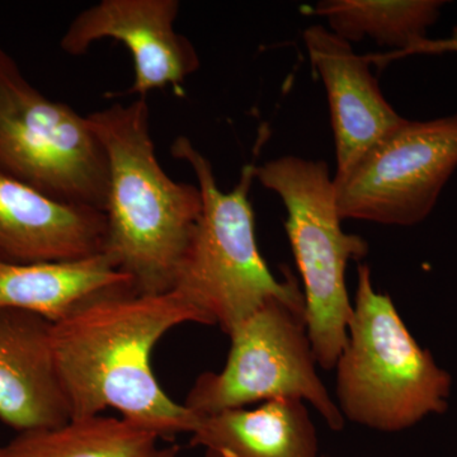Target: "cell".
<instances>
[{
	"label": "cell",
	"mask_w": 457,
	"mask_h": 457,
	"mask_svg": "<svg viewBox=\"0 0 457 457\" xmlns=\"http://www.w3.org/2000/svg\"><path fill=\"white\" fill-rule=\"evenodd\" d=\"M185 323L212 326L174 291L134 290L101 295L54 321V354L71 420L113 408L162 438L194 432L201 416L171 400L152 369L156 343Z\"/></svg>",
	"instance_id": "6da1fadb"
},
{
	"label": "cell",
	"mask_w": 457,
	"mask_h": 457,
	"mask_svg": "<svg viewBox=\"0 0 457 457\" xmlns=\"http://www.w3.org/2000/svg\"><path fill=\"white\" fill-rule=\"evenodd\" d=\"M87 119L108 163L104 254L137 293H170L203 212L200 188L176 182L159 164L146 98L114 104Z\"/></svg>",
	"instance_id": "7a4b0ae2"
},
{
	"label": "cell",
	"mask_w": 457,
	"mask_h": 457,
	"mask_svg": "<svg viewBox=\"0 0 457 457\" xmlns=\"http://www.w3.org/2000/svg\"><path fill=\"white\" fill-rule=\"evenodd\" d=\"M170 154L191 167L203 196V212L171 291L228 336L269 300L303 296L290 270H285L284 278H276L258 248L249 200L255 164L243 167L236 187L222 192L212 164L188 137H177Z\"/></svg>",
	"instance_id": "3957f363"
},
{
	"label": "cell",
	"mask_w": 457,
	"mask_h": 457,
	"mask_svg": "<svg viewBox=\"0 0 457 457\" xmlns=\"http://www.w3.org/2000/svg\"><path fill=\"white\" fill-rule=\"evenodd\" d=\"M335 370L337 405L356 425L400 432L449 409L451 375L414 339L392 297L375 290L366 263Z\"/></svg>",
	"instance_id": "277c9868"
},
{
	"label": "cell",
	"mask_w": 457,
	"mask_h": 457,
	"mask_svg": "<svg viewBox=\"0 0 457 457\" xmlns=\"http://www.w3.org/2000/svg\"><path fill=\"white\" fill-rule=\"evenodd\" d=\"M254 179L285 204L286 233L305 287L312 352L318 366L335 370L353 314L345 270L351 261L368 254V242L343 230L335 183L323 161L281 156L255 165Z\"/></svg>",
	"instance_id": "5b68a950"
},
{
	"label": "cell",
	"mask_w": 457,
	"mask_h": 457,
	"mask_svg": "<svg viewBox=\"0 0 457 457\" xmlns=\"http://www.w3.org/2000/svg\"><path fill=\"white\" fill-rule=\"evenodd\" d=\"M0 171L55 200L104 212L106 153L88 119L42 95L2 46Z\"/></svg>",
	"instance_id": "8992f818"
},
{
	"label": "cell",
	"mask_w": 457,
	"mask_h": 457,
	"mask_svg": "<svg viewBox=\"0 0 457 457\" xmlns=\"http://www.w3.org/2000/svg\"><path fill=\"white\" fill-rule=\"evenodd\" d=\"M227 365L198 376L185 405L210 416L252 403L299 399L333 431L345 427L338 405L317 371L305 321V297L270 299L234 328Z\"/></svg>",
	"instance_id": "52a82bcc"
},
{
	"label": "cell",
	"mask_w": 457,
	"mask_h": 457,
	"mask_svg": "<svg viewBox=\"0 0 457 457\" xmlns=\"http://www.w3.org/2000/svg\"><path fill=\"white\" fill-rule=\"evenodd\" d=\"M457 170V113L405 119L333 179L342 220L394 227L425 221Z\"/></svg>",
	"instance_id": "ba28073f"
},
{
	"label": "cell",
	"mask_w": 457,
	"mask_h": 457,
	"mask_svg": "<svg viewBox=\"0 0 457 457\" xmlns=\"http://www.w3.org/2000/svg\"><path fill=\"white\" fill-rule=\"evenodd\" d=\"M179 8V0H102L71 21L60 47L82 56L95 42L112 38L132 57L129 95L146 98L155 89L179 88L201 65L192 42L174 29Z\"/></svg>",
	"instance_id": "9c48e42d"
},
{
	"label": "cell",
	"mask_w": 457,
	"mask_h": 457,
	"mask_svg": "<svg viewBox=\"0 0 457 457\" xmlns=\"http://www.w3.org/2000/svg\"><path fill=\"white\" fill-rule=\"evenodd\" d=\"M303 42L326 87L335 134L337 173L351 170L361 156L404 121L385 99L368 55L324 26H311Z\"/></svg>",
	"instance_id": "30bf717a"
},
{
	"label": "cell",
	"mask_w": 457,
	"mask_h": 457,
	"mask_svg": "<svg viewBox=\"0 0 457 457\" xmlns=\"http://www.w3.org/2000/svg\"><path fill=\"white\" fill-rule=\"evenodd\" d=\"M106 215L62 203L0 171V260L56 263L104 254Z\"/></svg>",
	"instance_id": "8fae6325"
},
{
	"label": "cell",
	"mask_w": 457,
	"mask_h": 457,
	"mask_svg": "<svg viewBox=\"0 0 457 457\" xmlns=\"http://www.w3.org/2000/svg\"><path fill=\"white\" fill-rule=\"evenodd\" d=\"M53 326L36 312L0 309V420L20 433L71 420L54 354Z\"/></svg>",
	"instance_id": "7c38bea8"
},
{
	"label": "cell",
	"mask_w": 457,
	"mask_h": 457,
	"mask_svg": "<svg viewBox=\"0 0 457 457\" xmlns=\"http://www.w3.org/2000/svg\"><path fill=\"white\" fill-rule=\"evenodd\" d=\"M192 446L206 457H318L317 428L305 402L276 399L260 407L201 416Z\"/></svg>",
	"instance_id": "4fadbf2b"
},
{
	"label": "cell",
	"mask_w": 457,
	"mask_h": 457,
	"mask_svg": "<svg viewBox=\"0 0 457 457\" xmlns=\"http://www.w3.org/2000/svg\"><path fill=\"white\" fill-rule=\"evenodd\" d=\"M119 290H134V284L106 254L56 263L0 260V309L32 312L57 321L83 303Z\"/></svg>",
	"instance_id": "5bb4252c"
},
{
	"label": "cell",
	"mask_w": 457,
	"mask_h": 457,
	"mask_svg": "<svg viewBox=\"0 0 457 457\" xmlns=\"http://www.w3.org/2000/svg\"><path fill=\"white\" fill-rule=\"evenodd\" d=\"M161 440L123 418L99 414L20 433L0 447V457H179V446H162Z\"/></svg>",
	"instance_id": "9a60e30c"
},
{
	"label": "cell",
	"mask_w": 457,
	"mask_h": 457,
	"mask_svg": "<svg viewBox=\"0 0 457 457\" xmlns=\"http://www.w3.org/2000/svg\"><path fill=\"white\" fill-rule=\"evenodd\" d=\"M445 5L444 0H321L314 14L350 44L368 37L396 54L426 40Z\"/></svg>",
	"instance_id": "2e32d148"
},
{
	"label": "cell",
	"mask_w": 457,
	"mask_h": 457,
	"mask_svg": "<svg viewBox=\"0 0 457 457\" xmlns=\"http://www.w3.org/2000/svg\"><path fill=\"white\" fill-rule=\"evenodd\" d=\"M442 54H457V26L453 27L450 36L445 38L427 37L426 40L420 41V44L414 45L411 49L403 51V53H385L376 54V55H369L371 64L378 65V68H384L389 62L402 59V57L413 55H442Z\"/></svg>",
	"instance_id": "e0dca14e"
},
{
	"label": "cell",
	"mask_w": 457,
	"mask_h": 457,
	"mask_svg": "<svg viewBox=\"0 0 457 457\" xmlns=\"http://www.w3.org/2000/svg\"><path fill=\"white\" fill-rule=\"evenodd\" d=\"M323 457H328V456H323Z\"/></svg>",
	"instance_id": "ac0fdd59"
}]
</instances>
